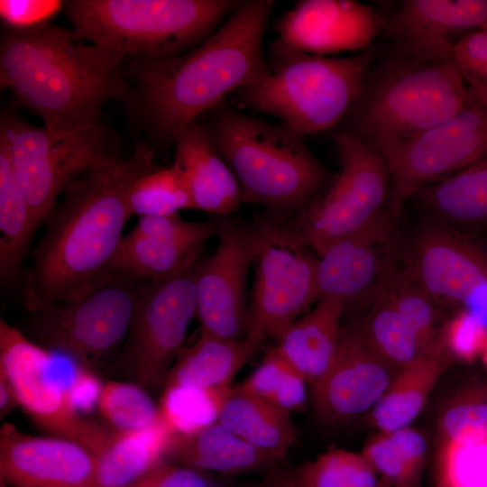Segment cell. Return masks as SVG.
Segmentation results:
<instances>
[{
  "mask_svg": "<svg viewBox=\"0 0 487 487\" xmlns=\"http://www.w3.org/2000/svg\"><path fill=\"white\" fill-rule=\"evenodd\" d=\"M155 168L153 149L137 142L130 155L115 153L67 187L29 256L20 289L26 312L75 297L109 272L132 216L130 190Z\"/></svg>",
  "mask_w": 487,
  "mask_h": 487,
  "instance_id": "obj_1",
  "label": "cell"
},
{
  "mask_svg": "<svg viewBox=\"0 0 487 487\" xmlns=\"http://www.w3.org/2000/svg\"><path fill=\"white\" fill-rule=\"evenodd\" d=\"M275 2L243 1L208 38L178 56L131 60L128 111L147 135L173 143L203 113L267 72L263 37Z\"/></svg>",
  "mask_w": 487,
  "mask_h": 487,
  "instance_id": "obj_2",
  "label": "cell"
},
{
  "mask_svg": "<svg viewBox=\"0 0 487 487\" xmlns=\"http://www.w3.org/2000/svg\"><path fill=\"white\" fill-rule=\"evenodd\" d=\"M127 60L50 23L6 28L0 43V86L46 127L96 129L104 126L106 104L129 96Z\"/></svg>",
  "mask_w": 487,
  "mask_h": 487,
  "instance_id": "obj_3",
  "label": "cell"
},
{
  "mask_svg": "<svg viewBox=\"0 0 487 487\" xmlns=\"http://www.w3.org/2000/svg\"><path fill=\"white\" fill-rule=\"evenodd\" d=\"M473 104L477 103L453 59L421 60L391 49L368 69L334 132L381 152Z\"/></svg>",
  "mask_w": 487,
  "mask_h": 487,
  "instance_id": "obj_4",
  "label": "cell"
},
{
  "mask_svg": "<svg viewBox=\"0 0 487 487\" xmlns=\"http://www.w3.org/2000/svg\"><path fill=\"white\" fill-rule=\"evenodd\" d=\"M209 126L210 141L234 174L242 203L293 216L333 178L330 170L283 123L271 124L222 103Z\"/></svg>",
  "mask_w": 487,
  "mask_h": 487,
  "instance_id": "obj_5",
  "label": "cell"
},
{
  "mask_svg": "<svg viewBox=\"0 0 487 487\" xmlns=\"http://www.w3.org/2000/svg\"><path fill=\"white\" fill-rule=\"evenodd\" d=\"M374 61L371 51L334 58L296 50L275 41L267 72L232 94L241 108L273 115L302 137L335 129Z\"/></svg>",
  "mask_w": 487,
  "mask_h": 487,
  "instance_id": "obj_6",
  "label": "cell"
},
{
  "mask_svg": "<svg viewBox=\"0 0 487 487\" xmlns=\"http://www.w3.org/2000/svg\"><path fill=\"white\" fill-rule=\"evenodd\" d=\"M238 0H70L63 11L82 40L131 60H167L197 46L234 12Z\"/></svg>",
  "mask_w": 487,
  "mask_h": 487,
  "instance_id": "obj_7",
  "label": "cell"
},
{
  "mask_svg": "<svg viewBox=\"0 0 487 487\" xmlns=\"http://www.w3.org/2000/svg\"><path fill=\"white\" fill-rule=\"evenodd\" d=\"M145 281L111 269L75 297L26 312L14 326L38 346L61 354L93 372L121 349Z\"/></svg>",
  "mask_w": 487,
  "mask_h": 487,
  "instance_id": "obj_8",
  "label": "cell"
},
{
  "mask_svg": "<svg viewBox=\"0 0 487 487\" xmlns=\"http://www.w3.org/2000/svg\"><path fill=\"white\" fill-rule=\"evenodd\" d=\"M253 286L245 338L258 348L278 338L319 300L318 256L293 228L289 216L270 211L250 222Z\"/></svg>",
  "mask_w": 487,
  "mask_h": 487,
  "instance_id": "obj_9",
  "label": "cell"
},
{
  "mask_svg": "<svg viewBox=\"0 0 487 487\" xmlns=\"http://www.w3.org/2000/svg\"><path fill=\"white\" fill-rule=\"evenodd\" d=\"M339 170L302 209L289 217L320 256L335 243L372 224L389 208L391 178L382 154L357 138L334 132Z\"/></svg>",
  "mask_w": 487,
  "mask_h": 487,
  "instance_id": "obj_10",
  "label": "cell"
},
{
  "mask_svg": "<svg viewBox=\"0 0 487 487\" xmlns=\"http://www.w3.org/2000/svg\"><path fill=\"white\" fill-rule=\"evenodd\" d=\"M0 139L39 226L71 182L118 153L104 126L60 131L31 124L11 112L1 115Z\"/></svg>",
  "mask_w": 487,
  "mask_h": 487,
  "instance_id": "obj_11",
  "label": "cell"
},
{
  "mask_svg": "<svg viewBox=\"0 0 487 487\" xmlns=\"http://www.w3.org/2000/svg\"><path fill=\"white\" fill-rule=\"evenodd\" d=\"M198 263L172 277L145 281L129 332L113 363L118 375L145 390L164 385L197 314Z\"/></svg>",
  "mask_w": 487,
  "mask_h": 487,
  "instance_id": "obj_12",
  "label": "cell"
},
{
  "mask_svg": "<svg viewBox=\"0 0 487 487\" xmlns=\"http://www.w3.org/2000/svg\"><path fill=\"white\" fill-rule=\"evenodd\" d=\"M0 370L11 381L19 406L51 436L77 441L96 455L114 431L80 414L71 382L58 372L51 352L25 337L15 326L0 320Z\"/></svg>",
  "mask_w": 487,
  "mask_h": 487,
  "instance_id": "obj_13",
  "label": "cell"
},
{
  "mask_svg": "<svg viewBox=\"0 0 487 487\" xmlns=\"http://www.w3.org/2000/svg\"><path fill=\"white\" fill-rule=\"evenodd\" d=\"M380 152L391 178L389 210L397 217L420 188L487 156V106H468L418 136Z\"/></svg>",
  "mask_w": 487,
  "mask_h": 487,
  "instance_id": "obj_14",
  "label": "cell"
},
{
  "mask_svg": "<svg viewBox=\"0 0 487 487\" xmlns=\"http://www.w3.org/2000/svg\"><path fill=\"white\" fill-rule=\"evenodd\" d=\"M218 244L201 258L196 271L197 314L200 333L240 340L248 324V275L253 262L250 223L218 218Z\"/></svg>",
  "mask_w": 487,
  "mask_h": 487,
  "instance_id": "obj_15",
  "label": "cell"
},
{
  "mask_svg": "<svg viewBox=\"0 0 487 487\" xmlns=\"http://www.w3.org/2000/svg\"><path fill=\"white\" fill-rule=\"evenodd\" d=\"M401 266L437 304L464 306L487 282V251L439 221L418 230L402 253Z\"/></svg>",
  "mask_w": 487,
  "mask_h": 487,
  "instance_id": "obj_16",
  "label": "cell"
},
{
  "mask_svg": "<svg viewBox=\"0 0 487 487\" xmlns=\"http://www.w3.org/2000/svg\"><path fill=\"white\" fill-rule=\"evenodd\" d=\"M0 479L10 487H102L90 449L65 437L26 434L11 423L0 430Z\"/></svg>",
  "mask_w": 487,
  "mask_h": 487,
  "instance_id": "obj_17",
  "label": "cell"
},
{
  "mask_svg": "<svg viewBox=\"0 0 487 487\" xmlns=\"http://www.w3.org/2000/svg\"><path fill=\"white\" fill-rule=\"evenodd\" d=\"M217 233V217L188 221L179 214L141 216L124 234L111 269L142 280L172 277L198 263L205 244Z\"/></svg>",
  "mask_w": 487,
  "mask_h": 487,
  "instance_id": "obj_18",
  "label": "cell"
},
{
  "mask_svg": "<svg viewBox=\"0 0 487 487\" xmlns=\"http://www.w3.org/2000/svg\"><path fill=\"white\" fill-rule=\"evenodd\" d=\"M396 218L388 208L368 226L335 243L318 256L320 298H339L346 305L362 298L372 299L398 265Z\"/></svg>",
  "mask_w": 487,
  "mask_h": 487,
  "instance_id": "obj_19",
  "label": "cell"
},
{
  "mask_svg": "<svg viewBox=\"0 0 487 487\" xmlns=\"http://www.w3.org/2000/svg\"><path fill=\"white\" fill-rule=\"evenodd\" d=\"M389 364L372 348L359 325L341 328L333 361L313 384L317 413L328 421H340L373 408L392 380Z\"/></svg>",
  "mask_w": 487,
  "mask_h": 487,
  "instance_id": "obj_20",
  "label": "cell"
},
{
  "mask_svg": "<svg viewBox=\"0 0 487 487\" xmlns=\"http://www.w3.org/2000/svg\"><path fill=\"white\" fill-rule=\"evenodd\" d=\"M381 26L371 5L354 0H301L274 22L279 41L326 57L367 50Z\"/></svg>",
  "mask_w": 487,
  "mask_h": 487,
  "instance_id": "obj_21",
  "label": "cell"
},
{
  "mask_svg": "<svg viewBox=\"0 0 487 487\" xmlns=\"http://www.w3.org/2000/svg\"><path fill=\"white\" fill-rule=\"evenodd\" d=\"M383 29L398 52L421 60L452 59L455 33L487 29V0H404Z\"/></svg>",
  "mask_w": 487,
  "mask_h": 487,
  "instance_id": "obj_22",
  "label": "cell"
},
{
  "mask_svg": "<svg viewBox=\"0 0 487 487\" xmlns=\"http://www.w3.org/2000/svg\"><path fill=\"white\" fill-rule=\"evenodd\" d=\"M173 164L187 182L192 209L228 217L242 203L238 181L227 163L214 148L207 126L198 121L174 139Z\"/></svg>",
  "mask_w": 487,
  "mask_h": 487,
  "instance_id": "obj_23",
  "label": "cell"
},
{
  "mask_svg": "<svg viewBox=\"0 0 487 487\" xmlns=\"http://www.w3.org/2000/svg\"><path fill=\"white\" fill-rule=\"evenodd\" d=\"M345 307L339 298H320L312 310L295 320L277 338L276 350L307 381L314 384L333 361Z\"/></svg>",
  "mask_w": 487,
  "mask_h": 487,
  "instance_id": "obj_24",
  "label": "cell"
},
{
  "mask_svg": "<svg viewBox=\"0 0 487 487\" xmlns=\"http://www.w3.org/2000/svg\"><path fill=\"white\" fill-rule=\"evenodd\" d=\"M167 461L198 471L236 474L282 464L274 455L242 439L218 421L190 435L174 436Z\"/></svg>",
  "mask_w": 487,
  "mask_h": 487,
  "instance_id": "obj_25",
  "label": "cell"
},
{
  "mask_svg": "<svg viewBox=\"0 0 487 487\" xmlns=\"http://www.w3.org/2000/svg\"><path fill=\"white\" fill-rule=\"evenodd\" d=\"M38 225L21 188L7 147L0 139V281L21 289L25 262Z\"/></svg>",
  "mask_w": 487,
  "mask_h": 487,
  "instance_id": "obj_26",
  "label": "cell"
},
{
  "mask_svg": "<svg viewBox=\"0 0 487 487\" xmlns=\"http://www.w3.org/2000/svg\"><path fill=\"white\" fill-rule=\"evenodd\" d=\"M257 350L245 337L231 340L200 333L191 345L180 351L163 387L230 388L234 377Z\"/></svg>",
  "mask_w": 487,
  "mask_h": 487,
  "instance_id": "obj_27",
  "label": "cell"
},
{
  "mask_svg": "<svg viewBox=\"0 0 487 487\" xmlns=\"http://www.w3.org/2000/svg\"><path fill=\"white\" fill-rule=\"evenodd\" d=\"M174 434L161 419L147 428L115 430L96 455L102 487H130L167 461Z\"/></svg>",
  "mask_w": 487,
  "mask_h": 487,
  "instance_id": "obj_28",
  "label": "cell"
},
{
  "mask_svg": "<svg viewBox=\"0 0 487 487\" xmlns=\"http://www.w3.org/2000/svg\"><path fill=\"white\" fill-rule=\"evenodd\" d=\"M217 421L242 439L283 462L296 439L289 412L240 385L231 387Z\"/></svg>",
  "mask_w": 487,
  "mask_h": 487,
  "instance_id": "obj_29",
  "label": "cell"
},
{
  "mask_svg": "<svg viewBox=\"0 0 487 487\" xmlns=\"http://www.w3.org/2000/svg\"><path fill=\"white\" fill-rule=\"evenodd\" d=\"M448 362L449 354L442 347L402 366L372 408L375 426L381 432L409 427L422 410Z\"/></svg>",
  "mask_w": 487,
  "mask_h": 487,
  "instance_id": "obj_30",
  "label": "cell"
},
{
  "mask_svg": "<svg viewBox=\"0 0 487 487\" xmlns=\"http://www.w3.org/2000/svg\"><path fill=\"white\" fill-rule=\"evenodd\" d=\"M412 198L447 225L487 227V156L423 187Z\"/></svg>",
  "mask_w": 487,
  "mask_h": 487,
  "instance_id": "obj_31",
  "label": "cell"
},
{
  "mask_svg": "<svg viewBox=\"0 0 487 487\" xmlns=\"http://www.w3.org/2000/svg\"><path fill=\"white\" fill-rule=\"evenodd\" d=\"M426 449L421 434L407 427L375 436L362 455L377 474L393 487H417Z\"/></svg>",
  "mask_w": 487,
  "mask_h": 487,
  "instance_id": "obj_32",
  "label": "cell"
},
{
  "mask_svg": "<svg viewBox=\"0 0 487 487\" xmlns=\"http://www.w3.org/2000/svg\"><path fill=\"white\" fill-rule=\"evenodd\" d=\"M371 300L372 310L359 326L381 358L402 367L427 354L414 330L381 290L378 289Z\"/></svg>",
  "mask_w": 487,
  "mask_h": 487,
  "instance_id": "obj_33",
  "label": "cell"
},
{
  "mask_svg": "<svg viewBox=\"0 0 487 487\" xmlns=\"http://www.w3.org/2000/svg\"><path fill=\"white\" fill-rule=\"evenodd\" d=\"M231 387H163L159 404L161 419L175 436L194 434L217 422Z\"/></svg>",
  "mask_w": 487,
  "mask_h": 487,
  "instance_id": "obj_34",
  "label": "cell"
},
{
  "mask_svg": "<svg viewBox=\"0 0 487 487\" xmlns=\"http://www.w3.org/2000/svg\"><path fill=\"white\" fill-rule=\"evenodd\" d=\"M297 487H382L379 475L362 454L329 450L299 468L288 467Z\"/></svg>",
  "mask_w": 487,
  "mask_h": 487,
  "instance_id": "obj_35",
  "label": "cell"
},
{
  "mask_svg": "<svg viewBox=\"0 0 487 487\" xmlns=\"http://www.w3.org/2000/svg\"><path fill=\"white\" fill-rule=\"evenodd\" d=\"M418 335L425 353L444 347L436 337V300L397 265L379 287Z\"/></svg>",
  "mask_w": 487,
  "mask_h": 487,
  "instance_id": "obj_36",
  "label": "cell"
},
{
  "mask_svg": "<svg viewBox=\"0 0 487 487\" xmlns=\"http://www.w3.org/2000/svg\"><path fill=\"white\" fill-rule=\"evenodd\" d=\"M128 203L131 215L138 217L172 216L192 208L185 178L173 163L139 178L130 190Z\"/></svg>",
  "mask_w": 487,
  "mask_h": 487,
  "instance_id": "obj_37",
  "label": "cell"
},
{
  "mask_svg": "<svg viewBox=\"0 0 487 487\" xmlns=\"http://www.w3.org/2000/svg\"><path fill=\"white\" fill-rule=\"evenodd\" d=\"M306 382V379L273 347L239 385L290 413L304 407Z\"/></svg>",
  "mask_w": 487,
  "mask_h": 487,
  "instance_id": "obj_38",
  "label": "cell"
},
{
  "mask_svg": "<svg viewBox=\"0 0 487 487\" xmlns=\"http://www.w3.org/2000/svg\"><path fill=\"white\" fill-rule=\"evenodd\" d=\"M96 405L116 431L143 429L161 420L159 405L147 390L128 381H110L102 385Z\"/></svg>",
  "mask_w": 487,
  "mask_h": 487,
  "instance_id": "obj_39",
  "label": "cell"
},
{
  "mask_svg": "<svg viewBox=\"0 0 487 487\" xmlns=\"http://www.w3.org/2000/svg\"><path fill=\"white\" fill-rule=\"evenodd\" d=\"M446 442L473 445L487 441V388H477L457 399L441 421Z\"/></svg>",
  "mask_w": 487,
  "mask_h": 487,
  "instance_id": "obj_40",
  "label": "cell"
},
{
  "mask_svg": "<svg viewBox=\"0 0 487 487\" xmlns=\"http://www.w3.org/2000/svg\"><path fill=\"white\" fill-rule=\"evenodd\" d=\"M438 487H487V441L446 442L440 455Z\"/></svg>",
  "mask_w": 487,
  "mask_h": 487,
  "instance_id": "obj_41",
  "label": "cell"
},
{
  "mask_svg": "<svg viewBox=\"0 0 487 487\" xmlns=\"http://www.w3.org/2000/svg\"><path fill=\"white\" fill-rule=\"evenodd\" d=\"M452 59L473 101L487 106V29L477 30L457 40Z\"/></svg>",
  "mask_w": 487,
  "mask_h": 487,
  "instance_id": "obj_42",
  "label": "cell"
},
{
  "mask_svg": "<svg viewBox=\"0 0 487 487\" xmlns=\"http://www.w3.org/2000/svg\"><path fill=\"white\" fill-rule=\"evenodd\" d=\"M486 337L487 326L464 308L447 324L442 343L448 354L470 363L481 355Z\"/></svg>",
  "mask_w": 487,
  "mask_h": 487,
  "instance_id": "obj_43",
  "label": "cell"
},
{
  "mask_svg": "<svg viewBox=\"0 0 487 487\" xmlns=\"http://www.w3.org/2000/svg\"><path fill=\"white\" fill-rule=\"evenodd\" d=\"M64 2L39 0H1L0 15L6 28L26 29L48 23Z\"/></svg>",
  "mask_w": 487,
  "mask_h": 487,
  "instance_id": "obj_44",
  "label": "cell"
},
{
  "mask_svg": "<svg viewBox=\"0 0 487 487\" xmlns=\"http://www.w3.org/2000/svg\"><path fill=\"white\" fill-rule=\"evenodd\" d=\"M130 487H214L202 471L165 461Z\"/></svg>",
  "mask_w": 487,
  "mask_h": 487,
  "instance_id": "obj_45",
  "label": "cell"
},
{
  "mask_svg": "<svg viewBox=\"0 0 487 487\" xmlns=\"http://www.w3.org/2000/svg\"><path fill=\"white\" fill-rule=\"evenodd\" d=\"M464 307L487 326V282L471 294Z\"/></svg>",
  "mask_w": 487,
  "mask_h": 487,
  "instance_id": "obj_46",
  "label": "cell"
},
{
  "mask_svg": "<svg viewBox=\"0 0 487 487\" xmlns=\"http://www.w3.org/2000/svg\"><path fill=\"white\" fill-rule=\"evenodd\" d=\"M19 406L14 389L6 374L0 370V416L5 417Z\"/></svg>",
  "mask_w": 487,
  "mask_h": 487,
  "instance_id": "obj_47",
  "label": "cell"
},
{
  "mask_svg": "<svg viewBox=\"0 0 487 487\" xmlns=\"http://www.w3.org/2000/svg\"><path fill=\"white\" fill-rule=\"evenodd\" d=\"M262 487H297L291 481L288 467L282 464L265 470Z\"/></svg>",
  "mask_w": 487,
  "mask_h": 487,
  "instance_id": "obj_48",
  "label": "cell"
},
{
  "mask_svg": "<svg viewBox=\"0 0 487 487\" xmlns=\"http://www.w3.org/2000/svg\"><path fill=\"white\" fill-rule=\"evenodd\" d=\"M481 358L484 365L487 367V337L484 343V345L482 347V353H481Z\"/></svg>",
  "mask_w": 487,
  "mask_h": 487,
  "instance_id": "obj_49",
  "label": "cell"
},
{
  "mask_svg": "<svg viewBox=\"0 0 487 487\" xmlns=\"http://www.w3.org/2000/svg\"><path fill=\"white\" fill-rule=\"evenodd\" d=\"M0 487H10L6 482L0 479Z\"/></svg>",
  "mask_w": 487,
  "mask_h": 487,
  "instance_id": "obj_50",
  "label": "cell"
}]
</instances>
